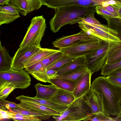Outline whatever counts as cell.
Returning a JSON list of instances; mask_svg holds the SVG:
<instances>
[{
    "label": "cell",
    "mask_w": 121,
    "mask_h": 121,
    "mask_svg": "<svg viewBox=\"0 0 121 121\" xmlns=\"http://www.w3.org/2000/svg\"><path fill=\"white\" fill-rule=\"evenodd\" d=\"M91 88L95 91L104 115L117 116L121 112V86L111 82L107 77L96 78Z\"/></svg>",
    "instance_id": "1"
},
{
    "label": "cell",
    "mask_w": 121,
    "mask_h": 121,
    "mask_svg": "<svg viewBox=\"0 0 121 121\" xmlns=\"http://www.w3.org/2000/svg\"><path fill=\"white\" fill-rule=\"evenodd\" d=\"M95 7L73 5L54 9L55 13L49 22L51 30L56 33L65 25L79 23L82 18L95 12Z\"/></svg>",
    "instance_id": "2"
},
{
    "label": "cell",
    "mask_w": 121,
    "mask_h": 121,
    "mask_svg": "<svg viewBox=\"0 0 121 121\" xmlns=\"http://www.w3.org/2000/svg\"><path fill=\"white\" fill-rule=\"evenodd\" d=\"M46 28L45 19L43 16L33 17L19 48H41L40 43L44 35Z\"/></svg>",
    "instance_id": "3"
},
{
    "label": "cell",
    "mask_w": 121,
    "mask_h": 121,
    "mask_svg": "<svg viewBox=\"0 0 121 121\" xmlns=\"http://www.w3.org/2000/svg\"><path fill=\"white\" fill-rule=\"evenodd\" d=\"M28 73L24 69L18 71L10 69L0 71V90L8 86L26 88L31 84V78Z\"/></svg>",
    "instance_id": "4"
},
{
    "label": "cell",
    "mask_w": 121,
    "mask_h": 121,
    "mask_svg": "<svg viewBox=\"0 0 121 121\" xmlns=\"http://www.w3.org/2000/svg\"><path fill=\"white\" fill-rule=\"evenodd\" d=\"M78 24L82 30L113 46L121 43V40L118 37L116 31L109 28L106 25L91 24L83 22Z\"/></svg>",
    "instance_id": "5"
},
{
    "label": "cell",
    "mask_w": 121,
    "mask_h": 121,
    "mask_svg": "<svg viewBox=\"0 0 121 121\" xmlns=\"http://www.w3.org/2000/svg\"><path fill=\"white\" fill-rule=\"evenodd\" d=\"M104 41L95 37L76 45L59 49L63 54L72 57L86 56L100 47Z\"/></svg>",
    "instance_id": "6"
},
{
    "label": "cell",
    "mask_w": 121,
    "mask_h": 121,
    "mask_svg": "<svg viewBox=\"0 0 121 121\" xmlns=\"http://www.w3.org/2000/svg\"><path fill=\"white\" fill-rule=\"evenodd\" d=\"M94 115L84 102L82 105L73 107H69L59 116H53L56 121H90Z\"/></svg>",
    "instance_id": "7"
},
{
    "label": "cell",
    "mask_w": 121,
    "mask_h": 121,
    "mask_svg": "<svg viewBox=\"0 0 121 121\" xmlns=\"http://www.w3.org/2000/svg\"><path fill=\"white\" fill-rule=\"evenodd\" d=\"M112 47L111 45L104 42L99 48L86 56V67L92 73L100 70L107 61V53Z\"/></svg>",
    "instance_id": "8"
},
{
    "label": "cell",
    "mask_w": 121,
    "mask_h": 121,
    "mask_svg": "<svg viewBox=\"0 0 121 121\" xmlns=\"http://www.w3.org/2000/svg\"><path fill=\"white\" fill-rule=\"evenodd\" d=\"M108 0H41L43 5L54 9L64 6L77 5L84 7L101 6Z\"/></svg>",
    "instance_id": "9"
},
{
    "label": "cell",
    "mask_w": 121,
    "mask_h": 121,
    "mask_svg": "<svg viewBox=\"0 0 121 121\" xmlns=\"http://www.w3.org/2000/svg\"><path fill=\"white\" fill-rule=\"evenodd\" d=\"M95 37L82 30L76 34L63 36L53 42L52 44L54 47L60 49L76 45Z\"/></svg>",
    "instance_id": "10"
},
{
    "label": "cell",
    "mask_w": 121,
    "mask_h": 121,
    "mask_svg": "<svg viewBox=\"0 0 121 121\" xmlns=\"http://www.w3.org/2000/svg\"><path fill=\"white\" fill-rule=\"evenodd\" d=\"M40 48L35 47L22 49L19 48L13 57L11 69L18 71L23 69L25 62Z\"/></svg>",
    "instance_id": "11"
},
{
    "label": "cell",
    "mask_w": 121,
    "mask_h": 121,
    "mask_svg": "<svg viewBox=\"0 0 121 121\" xmlns=\"http://www.w3.org/2000/svg\"><path fill=\"white\" fill-rule=\"evenodd\" d=\"M9 4L14 7L19 13L24 16L38 9L43 5L41 0H10Z\"/></svg>",
    "instance_id": "12"
},
{
    "label": "cell",
    "mask_w": 121,
    "mask_h": 121,
    "mask_svg": "<svg viewBox=\"0 0 121 121\" xmlns=\"http://www.w3.org/2000/svg\"><path fill=\"white\" fill-rule=\"evenodd\" d=\"M84 97L75 100L72 92L58 89L56 94L49 100L69 106L81 103L84 100Z\"/></svg>",
    "instance_id": "13"
},
{
    "label": "cell",
    "mask_w": 121,
    "mask_h": 121,
    "mask_svg": "<svg viewBox=\"0 0 121 121\" xmlns=\"http://www.w3.org/2000/svg\"><path fill=\"white\" fill-rule=\"evenodd\" d=\"M92 74L89 70L77 82L72 92L75 100L84 97L90 90L91 78Z\"/></svg>",
    "instance_id": "14"
},
{
    "label": "cell",
    "mask_w": 121,
    "mask_h": 121,
    "mask_svg": "<svg viewBox=\"0 0 121 121\" xmlns=\"http://www.w3.org/2000/svg\"><path fill=\"white\" fill-rule=\"evenodd\" d=\"M18 104L21 108L44 114L50 116H59L61 114L57 111L44 105L32 102L20 101Z\"/></svg>",
    "instance_id": "15"
},
{
    "label": "cell",
    "mask_w": 121,
    "mask_h": 121,
    "mask_svg": "<svg viewBox=\"0 0 121 121\" xmlns=\"http://www.w3.org/2000/svg\"><path fill=\"white\" fill-rule=\"evenodd\" d=\"M17 100L34 102L56 110L61 114L69 107L49 100L39 98L35 97H31L21 95L16 97Z\"/></svg>",
    "instance_id": "16"
},
{
    "label": "cell",
    "mask_w": 121,
    "mask_h": 121,
    "mask_svg": "<svg viewBox=\"0 0 121 121\" xmlns=\"http://www.w3.org/2000/svg\"><path fill=\"white\" fill-rule=\"evenodd\" d=\"M84 100L94 116L104 114L101 104L94 90L91 89L89 92L84 97Z\"/></svg>",
    "instance_id": "17"
},
{
    "label": "cell",
    "mask_w": 121,
    "mask_h": 121,
    "mask_svg": "<svg viewBox=\"0 0 121 121\" xmlns=\"http://www.w3.org/2000/svg\"><path fill=\"white\" fill-rule=\"evenodd\" d=\"M19 13L13 5L0 6V25L11 23L20 17Z\"/></svg>",
    "instance_id": "18"
},
{
    "label": "cell",
    "mask_w": 121,
    "mask_h": 121,
    "mask_svg": "<svg viewBox=\"0 0 121 121\" xmlns=\"http://www.w3.org/2000/svg\"><path fill=\"white\" fill-rule=\"evenodd\" d=\"M107 21L109 28L115 30L117 35L121 40V18L115 17H102ZM121 49V43L112 47L107 53L108 56Z\"/></svg>",
    "instance_id": "19"
},
{
    "label": "cell",
    "mask_w": 121,
    "mask_h": 121,
    "mask_svg": "<svg viewBox=\"0 0 121 121\" xmlns=\"http://www.w3.org/2000/svg\"><path fill=\"white\" fill-rule=\"evenodd\" d=\"M86 67V56H84L76 58L68 64L56 70L58 76H59L65 75L76 69Z\"/></svg>",
    "instance_id": "20"
},
{
    "label": "cell",
    "mask_w": 121,
    "mask_h": 121,
    "mask_svg": "<svg viewBox=\"0 0 121 121\" xmlns=\"http://www.w3.org/2000/svg\"><path fill=\"white\" fill-rule=\"evenodd\" d=\"M58 50L41 48L31 56L24 64L25 68H28L40 62L50 55L60 51Z\"/></svg>",
    "instance_id": "21"
},
{
    "label": "cell",
    "mask_w": 121,
    "mask_h": 121,
    "mask_svg": "<svg viewBox=\"0 0 121 121\" xmlns=\"http://www.w3.org/2000/svg\"><path fill=\"white\" fill-rule=\"evenodd\" d=\"M36 90V97L46 100H49L56 94L58 89L54 85H45L39 82L35 86Z\"/></svg>",
    "instance_id": "22"
},
{
    "label": "cell",
    "mask_w": 121,
    "mask_h": 121,
    "mask_svg": "<svg viewBox=\"0 0 121 121\" xmlns=\"http://www.w3.org/2000/svg\"><path fill=\"white\" fill-rule=\"evenodd\" d=\"M13 58L4 46L0 43V71H5L11 69Z\"/></svg>",
    "instance_id": "23"
},
{
    "label": "cell",
    "mask_w": 121,
    "mask_h": 121,
    "mask_svg": "<svg viewBox=\"0 0 121 121\" xmlns=\"http://www.w3.org/2000/svg\"><path fill=\"white\" fill-rule=\"evenodd\" d=\"M49 83L55 86L58 89L73 92L78 82L68 79L55 78L50 79Z\"/></svg>",
    "instance_id": "24"
},
{
    "label": "cell",
    "mask_w": 121,
    "mask_h": 121,
    "mask_svg": "<svg viewBox=\"0 0 121 121\" xmlns=\"http://www.w3.org/2000/svg\"><path fill=\"white\" fill-rule=\"evenodd\" d=\"M88 70L87 67H86L76 69L65 75L58 76L55 78L66 79L78 82Z\"/></svg>",
    "instance_id": "25"
},
{
    "label": "cell",
    "mask_w": 121,
    "mask_h": 121,
    "mask_svg": "<svg viewBox=\"0 0 121 121\" xmlns=\"http://www.w3.org/2000/svg\"><path fill=\"white\" fill-rule=\"evenodd\" d=\"M75 58L63 54L56 61L47 67L46 69L47 70H57L68 64Z\"/></svg>",
    "instance_id": "26"
},
{
    "label": "cell",
    "mask_w": 121,
    "mask_h": 121,
    "mask_svg": "<svg viewBox=\"0 0 121 121\" xmlns=\"http://www.w3.org/2000/svg\"><path fill=\"white\" fill-rule=\"evenodd\" d=\"M11 119L16 121H40L41 120L38 118L32 116L24 115L22 114L12 112L11 109L7 111Z\"/></svg>",
    "instance_id": "27"
},
{
    "label": "cell",
    "mask_w": 121,
    "mask_h": 121,
    "mask_svg": "<svg viewBox=\"0 0 121 121\" xmlns=\"http://www.w3.org/2000/svg\"><path fill=\"white\" fill-rule=\"evenodd\" d=\"M12 112L19 113L27 116L35 117L40 119L42 120L49 119L50 116L46 114L38 112L31 111L19 108H12Z\"/></svg>",
    "instance_id": "28"
},
{
    "label": "cell",
    "mask_w": 121,
    "mask_h": 121,
    "mask_svg": "<svg viewBox=\"0 0 121 121\" xmlns=\"http://www.w3.org/2000/svg\"><path fill=\"white\" fill-rule=\"evenodd\" d=\"M121 67V60L110 64H105L101 69V74L105 76L110 74L114 70Z\"/></svg>",
    "instance_id": "29"
},
{
    "label": "cell",
    "mask_w": 121,
    "mask_h": 121,
    "mask_svg": "<svg viewBox=\"0 0 121 121\" xmlns=\"http://www.w3.org/2000/svg\"><path fill=\"white\" fill-rule=\"evenodd\" d=\"M46 68L33 72L30 74L37 80L45 82H49V79L46 73Z\"/></svg>",
    "instance_id": "30"
},
{
    "label": "cell",
    "mask_w": 121,
    "mask_h": 121,
    "mask_svg": "<svg viewBox=\"0 0 121 121\" xmlns=\"http://www.w3.org/2000/svg\"><path fill=\"white\" fill-rule=\"evenodd\" d=\"M63 53L60 51L55 53L41 61L43 66L44 68L51 65L54 62L63 55Z\"/></svg>",
    "instance_id": "31"
},
{
    "label": "cell",
    "mask_w": 121,
    "mask_h": 121,
    "mask_svg": "<svg viewBox=\"0 0 121 121\" xmlns=\"http://www.w3.org/2000/svg\"><path fill=\"white\" fill-rule=\"evenodd\" d=\"M21 108V107L15 103L0 99V109L4 110L9 111L11 108Z\"/></svg>",
    "instance_id": "32"
},
{
    "label": "cell",
    "mask_w": 121,
    "mask_h": 121,
    "mask_svg": "<svg viewBox=\"0 0 121 121\" xmlns=\"http://www.w3.org/2000/svg\"><path fill=\"white\" fill-rule=\"evenodd\" d=\"M121 60V49L108 56L105 64L114 63Z\"/></svg>",
    "instance_id": "33"
},
{
    "label": "cell",
    "mask_w": 121,
    "mask_h": 121,
    "mask_svg": "<svg viewBox=\"0 0 121 121\" xmlns=\"http://www.w3.org/2000/svg\"><path fill=\"white\" fill-rule=\"evenodd\" d=\"M94 13H91L86 17L82 18L80 19L79 23L83 22L91 24L102 25V24L95 18L94 16Z\"/></svg>",
    "instance_id": "34"
},
{
    "label": "cell",
    "mask_w": 121,
    "mask_h": 121,
    "mask_svg": "<svg viewBox=\"0 0 121 121\" xmlns=\"http://www.w3.org/2000/svg\"><path fill=\"white\" fill-rule=\"evenodd\" d=\"M16 88L13 86H8L0 90V99H5L8 95Z\"/></svg>",
    "instance_id": "35"
},
{
    "label": "cell",
    "mask_w": 121,
    "mask_h": 121,
    "mask_svg": "<svg viewBox=\"0 0 121 121\" xmlns=\"http://www.w3.org/2000/svg\"><path fill=\"white\" fill-rule=\"evenodd\" d=\"M92 121H114L113 118L104 114L95 115L90 120Z\"/></svg>",
    "instance_id": "36"
},
{
    "label": "cell",
    "mask_w": 121,
    "mask_h": 121,
    "mask_svg": "<svg viewBox=\"0 0 121 121\" xmlns=\"http://www.w3.org/2000/svg\"><path fill=\"white\" fill-rule=\"evenodd\" d=\"M95 11L97 13L101 15L102 17L107 16L109 17H115L114 15L111 13L103 8L101 5L96 6L95 7Z\"/></svg>",
    "instance_id": "37"
},
{
    "label": "cell",
    "mask_w": 121,
    "mask_h": 121,
    "mask_svg": "<svg viewBox=\"0 0 121 121\" xmlns=\"http://www.w3.org/2000/svg\"><path fill=\"white\" fill-rule=\"evenodd\" d=\"M107 77L113 84L121 86V77L115 75H109Z\"/></svg>",
    "instance_id": "38"
},
{
    "label": "cell",
    "mask_w": 121,
    "mask_h": 121,
    "mask_svg": "<svg viewBox=\"0 0 121 121\" xmlns=\"http://www.w3.org/2000/svg\"><path fill=\"white\" fill-rule=\"evenodd\" d=\"M103 7L105 10L114 15L116 17H118V13L117 11L111 5H109L107 6Z\"/></svg>",
    "instance_id": "39"
},
{
    "label": "cell",
    "mask_w": 121,
    "mask_h": 121,
    "mask_svg": "<svg viewBox=\"0 0 121 121\" xmlns=\"http://www.w3.org/2000/svg\"><path fill=\"white\" fill-rule=\"evenodd\" d=\"M46 73L49 79L54 78L58 76L56 71L55 70L46 69Z\"/></svg>",
    "instance_id": "40"
},
{
    "label": "cell",
    "mask_w": 121,
    "mask_h": 121,
    "mask_svg": "<svg viewBox=\"0 0 121 121\" xmlns=\"http://www.w3.org/2000/svg\"><path fill=\"white\" fill-rule=\"evenodd\" d=\"M11 119L7 111L0 109V120L1 121L4 119Z\"/></svg>",
    "instance_id": "41"
},
{
    "label": "cell",
    "mask_w": 121,
    "mask_h": 121,
    "mask_svg": "<svg viewBox=\"0 0 121 121\" xmlns=\"http://www.w3.org/2000/svg\"><path fill=\"white\" fill-rule=\"evenodd\" d=\"M109 75H115L121 77V67L114 70Z\"/></svg>",
    "instance_id": "42"
},
{
    "label": "cell",
    "mask_w": 121,
    "mask_h": 121,
    "mask_svg": "<svg viewBox=\"0 0 121 121\" xmlns=\"http://www.w3.org/2000/svg\"><path fill=\"white\" fill-rule=\"evenodd\" d=\"M113 6L117 10L118 13V17L121 18V7L115 4L111 5Z\"/></svg>",
    "instance_id": "43"
},
{
    "label": "cell",
    "mask_w": 121,
    "mask_h": 121,
    "mask_svg": "<svg viewBox=\"0 0 121 121\" xmlns=\"http://www.w3.org/2000/svg\"><path fill=\"white\" fill-rule=\"evenodd\" d=\"M10 0H0V5L3 6L7 5L9 4Z\"/></svg>",
    "instance_id": "44"
},
{
    "label": "cell",
    "mask_w": 121,
    "mask_h": 121,
    "mask_svg": "<svg viewBox=\"0 0 121 121\" xmlns=\"http://www.w3.org/2000/svg\"><path fill=\"white\" fill-rule=\"evenodd\" d=\"M116 117L113 118L114 121H121V112Z\"/></svg>",
    "instance_id": "45"
},
{
    "label": "cell",
    "mask_w": 121,
    "mask_h": 121,
    "mask_svg": "<svg viewBox=\"0 0 121 121\" xmlns=\"http://www.w3.org/2000/svg\"><path fill=\"white\" fill-rule=\"evenodd\" d=\"M115 4H116V5H117L121 7V3H120L119 2H117V3Z\"/></svg>",
    "instance_id": "46"
},
{
    "label": "cell",
    "mask_w": 121,
    "mask_h": 121,
    "mask_svg": "<svg viewBox=\"0 0 121 121\" xmlns=\"http://www.w3.org/2000/svg\"><path fill=\"white\" fill-rule=\"evenodd\" d=\"M116 2L121 4V0H114Z\"/></svg>",
    "instance_id": "47"
},
{
    "label": "cell",
    "mask_w": 121,
    "mask_h": 121,
    "mask_svg": "<svg viewBox=\"0 0 121 121\" xmlns=\"http://www.w3.org/2000/svg\"></svg>",
    "instance_id": "48"
}]
</instances>
